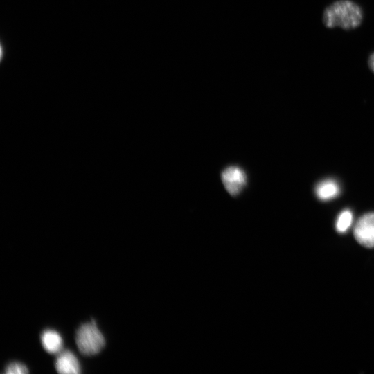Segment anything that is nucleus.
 Listing matches in <instances>:
<instances>
[{
  "label": "nucleus",
  "instance_id": "obj_1",
  "mask_svg": "<svg viewBox=\"0 0 374 374\" xmlns=\"http://www.w3.org/2000/svg\"><path fill=\"white\" fill-rule=\"evenodd\" d=\"M364 19L362 8L351 0H337L323 10L322 22L327 28L339 27L345 30L358 28Z\"/></svg>",
  "mask_w": 374,
  "mask_h": 374
},
{
  "label": "nucleus",
  "instance_id": "obj_2",
  "mask_svg": "<svg viewBox=\"0 0 374 374\" xmlns=\"http://www.w3.org/2000/svg\"><path fill=\"white\" fill-rule=\"evenodd\" d=\"M75 341L81 353L93 355L104 347L105 338L93 321L81 325L76 332Z\"/></svg>",
  "mask_w": 374,
  "mask_h": 374
},
{
  "label": "nucleus",
  "instance_id": "obj_3",
  "mask_svg": "<svg viewBox=\"0 0 374 374\" xmlns=\"http://www.w3.org/2000/svg\"><path fill=\"white\" fill-rule=\"evenodd\" d=\"M222 181L231 196L238 195L247 184V175L244 170L237 166L226 167L221 173Z\"/></svg>",
  "mask_w": 374,
  "mask_h": 374
},
{
  "label": "nucleus",
  "instance_id": "obj_4",
  "mask_svg": "<svg viewBox=\"0 0 374 374\" xmlns=\"http://www.w3.org/2000/svg\"><path fill=\"white\" fill-rule=\"evenodd\" d=\"M353 234L361 245L368 248L374 247V213H366L357 220Z\"/></svg>",
  "mask_w": 374,
  "mask_h": 374
},
{
  "label": "nucleus",
  "instance_id": "obj_5",
  "mask_svg": "<svg viewBox=\"0 0 374 374\" xmlns=\"http://www.w3.org/2000/svg\"><path fill=\"white\" fill-rule=\"evenodd\" d=\"M55 368L60 373L77 374L80 373V366L74 353L69 350L62 351L55 360Z\"/></svg>",
  "mask_w": 374,
  "mask_h": 374
},
{
  "label": "nucleus",
  "instance_id": "obj_6",
  "mask_svg": "<svg viewBox=\"0 0 374 374\" xmlns=\"http://www.w3.org/2000/svg\"><path fill=\"white\" fill-rule=\"evenodd\" d=\"M41 341L46 351L51 354L60 352L63 346L61 335L53 330H44L41 335Z\"/></svg>",
  "mask_w": 374,
  "mask_h": 374
},
{
  "label": "nucleus",
  "instance_id": "obj_7",
  "mask_svg": "<svg viewBox=\"0 0 374 374\" xmlns=\"http://www.w3.org/2000/svg\"><path fill=\"white\" fill-rule=\"evenodd\" d=\"M340 192L338 184L333 179L321 181L316 187L317 197L322 201H328L336 197Z\"/></svg>",
  "mask_w": 374,
  "mask_h": 374
},
{
  "label": "nucleus",
  "instance_id": "obj_8",
  "mask_svg": "<svg viewBox=\"0 0 374 374\" xmlns=\"http://www.w3.org/2000/svg\"><path fill=\"white\" fill-rule=\"evenodd\" d=\"M353 222V213L348 210L343 211L338 216L335 228L337 232L344 233L348 231Z\"/></svg>",
  "mask_w": 374,
  "mask_h": 374
},
{
  "label": "nucleus",
  "instance_id": "obj_9",
  "mask_svg": "<svg viewBox=\"0 0 374 374\" xmlns=\"http://www.w3.org/2000/svg\"><path fill=\"white\" fill-rule=\"evenodd\" d=\"M28 373V368L22 363L15 362L8 364L5 369L7 374H24Z\"/></svg>",
  "mask_w": 374,
  "mask_h": 374
},
{
  "label": "nucleus",
  "instance_id": "obj_10",
  "mask_svg": "<svg viewBox=\"0 0 374 374\" xmlns=\"http://www.w3.org/2000/svg\"><path fill=\"white\" fill-rule=\"evenodd\" d=\"M367 63L369 69L374 73V52L369 55Z\"/></svg>",
  "mask_w": 374,
  "mask_h": 374
}]
</instances>
